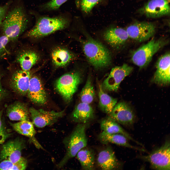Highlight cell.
Wrapping results in <instances>:
<instances>
[{"label":"cell","instance_id":"6da1fadb","mask_svg":"<svg viewBox=\"0 0 170 170\" xmlns=\"http://www.w3.org/2000/svg\"><path fill=\"white\" fill-rule=\"evenodd\" d=\"M79 40L87 60L95 69H102L110 66L111 63V54L103 45L88 35L85 39Z\"/></svg>","mask_w":170,"mask_h":170},{"label":"cell","instance_id":"7a4b0ae2","mask_svg":"<svg viewBox=\"0 0 170 170\" xmlns=\"http://www.w3.org/2000/svg\"><path fill=\"white\" fill-rule=\"evenodd\" d=\"M28 19L23 7L17 6L8 12L1 27L4 35L10 41L17 40L26 28Z\"/></svg>","mask_w":170,"mask_h":170},{"label":"cell","instance_id":"3957f363","mask_svg":"<svg viewBox=\"0 0 170 170\" xmlns=\"http://www.w3.org/2000/svg\"><path fill=\"white\" fill-rule=\"evenodd\" d=\"M86 127V123H79L71 133L64 138L63 142L66 152L64 156L57 164L58 168L63 167L80 150L86 146L87 143L85 132Z\"/></svg>","mask_w":170,"mask_h":170},{"label":"cell","instance_id":"277c9868","mask_svg":"<svg viewBox=\"0 0 170 170\" xmlns=\"http://www.w3.org/2000/svg\"><path fill=\"white\" fill-rule=\"evenodd\" d=\"M69 23V20L63 16L52 17H41L37 19L34 26L25 36L35 38L42 37L66 28Z\"/></svg>","mask_w":170,"mask_h":170},{"label":"cell","instance_id":"5b68a950","mask_svg":"<svg viewBox=\"0 0 170 170\" xmlns=\"http://www.w3.org/2000/svg\"><path fill=\"white\" fill-rule=\"evenodd\" d=\"M167 42L163 38L157 40L152 39L132 52L131 56L132 62L140 68L145 67L151 61L154 55Z\"/></svg>","mask_w":170,"mask_h":170},{"label":"cell","instance_id":"8992f818","mask_svg":"<svg viewBox=\"0 0 170 170\" xmlns=\"http://www.w3.org/2000/svg\"><path fill=\"white\" fill-rule=\"evenodd\" d=\"M82 75L81 71H75L63 75L57 80L56 89L66 101L72 99L82 81Z\"/></svg>","mask_w":170,"mask_h":170},{"label":"cell","instance_id":"52a82bcc","mask_svg":"<svg viewBox=\"0 0 170 170\" xmlns=\"http://www.w3.org/2000/svg\"><path fill=\"white\" fill-rule=\"evenodd\" d=\"M170 143L166 140L159 148L149 154L139 157L144 161L149 162L151 167L155 169L168 170L170 169Z\"/></svg>","mask_w":170,"mask_h":170},{"label":"cell","instance_id":"ba28073f","mask_svg":"<svg viewBox=\"0 0 170 170\" xmlns=\"http://www.w3.org/2000/svg\"><path fill=\"white\" fill-rule=\"evenodd\" d=\"M133 70L132 67L125 64L113 68L101 84L103 90L105 92L117 91L121 82Z\"/></svg>","mask_w":170,"mask_h":170},{"label":"cell","instance_id":"9c48e42d","mask_svg":"<svg viewBox=\"0 0 170 170\" xmlns=\"http://www.w3.org/2000/svg\"><path fill=\"white\" fill-rule=\"evenodd\" d=\"M129 38L139 42L147 40L155 34L156 28L153 23L148 22H137L125 29Z\"/></svg>","mask_w":170,"mask_h":170},{"label":"cell","instance_id":"30bf717a","mask_svg":"<svg viewBox=\"0 0 170 170\" xmlns=\"http://www.w3.org/2000/svg\"><path fill=\"white\" fill-rule=\"evenodd\" d=\"M64 110L60 112L47 111L42 109H36L31 107L29 109L32 123L36 127L40 128L51 125L64 115Z\"/></svg>","mask_w":170,"mask_h":170},{"label":"cell","instance_id":"8fae6325","mask_svg":"<svg viewBox=\"0 0 170 170\" xmlns=\"http://www.w3.org/2000/svg\"><path fill=\"white\" fill-rule=\"evenodd\" d=\"M108 117L118 123L128 127L132 126L134 123V114L130 107L126 103H116Z\"/></svg>","mask_w":170,"mask_h":170},{"label":"cell","instance_id":"7c38bea8","mask_svg":"<svg viewBox=\"0 0 170 170\" xmlns=\"http://www.w3.org/2000/svg\"><path fill=\"white\" fill-rule=\"evenodd\" d=\"M25 147L23 140L19 138L9 141L2 146L0 153V161L7 160L15 163L21 158V152Z\"/></svg>","mask_w":170,"mask_h":170},{"label":"cell","instance_id":"4fadbf2b","mask_svg":"<svg viewBox=\"0 0 170 170\" xmlns=\"http://www.w3.org/2000/svg\"><path fill=\"white\" fill-rule=\"evenodd\" d=\"M156 71L152 81L162 85L169 84L170 80V55L167 52L161 56L157 60L156 64Z\"/></svg>","mask_w":170,"mask_h":170},{"label":"cell","instance_id":"5bb4252c","mask_svg":"<svg viewBox=\"0 0 170 170\" xmlns=\"http://www.w3.org/2000/svg\"><path fill=\"white\" fill-rule=\"evenodd\" d=\"M168 0H150L141 9L147 16L155 18L168 15L170 11Z\"/></svg>","mask_w":170,"mask_h":170},{"label":"cell","instance_id":"9a60e30c","mask_svg":"<svg viewBox=\"0 0 170 170\" xmlns=\"http://www.w3.org/2000/svg\"><path fill=\"white\" fill-rule=\"evenodd\" d=\"M31 77L29 71L22 70L17 71L12 76L10 86L15 92L21 95H24L27 94Z\"/></svg>","mask_w":170,"mask_h":170},{"label":"cell","instance_id":"2e32d148","mask_svg":"<svg viewBox=\"0 0 170 170\" xmlns=\"http://www.w3.org/2000/svg\"><path fill=\"white\" fill-rule=\"evenodd\" d=\"M27 94L30 100L34 103L43 104L47 102V94L42 84L36 76L31 77Z\"/></svg>","mask_w":170,"mask_h":170},{"label":"cell","instance_id":"e0dca14e","mask_svg":"<svg viewBox=\"0 0 170 170\" xmlns=\"http://www.w3.org/2000/svg\"><path fill=\"white\" fill-rule=\"evenodd\" d=\"M97 163L102 170H110L119 168L120 164L111 148L108 147L99 153Z\"/></svg>","mask_w":170,"mask_h":170},{"label":"cell","instance_id":"ac0fdd59","mask_svg":"<svg viewBox=\"0 0 170 170\" xmlns=\"http://www.w3.org/2000/svg\"><path fill=\"white\" fill-rule=\"evenodd\" d=\"M103 37L111 47H118L123 45L129 38L126 29L119 27H112L106 30Z\"/></svg>","mask_w":170,"mask_h":170},{"label":"cell","instance_id":"d6986e66","mask_svg":"<svg viewBox=\"0 0 170 170\" xmlns=\"http://www.w3.org/2000/svg\"><path fill=\"white\" fill-rule=\"evenodd\" d=\"M10 124L17 132L29 138L36 148L44 149L35 137L36 132L32 122L28 120H25L16 123H11Z\"/></svg>","mask_w":170,"mask_h":170},{"label":"cell","instance_id":"ffe728a7","mask_svg":"<svg viewBox=\"0 0 170 170\" xmlns=\"http://www.w3.org/2000/svg\"><path fill=\"white\" fill-rule=\"evenodd\" d=\"M98 138L101 142L103 144L111 143L139 151H145L143 149L131 145L128 142V139L122 134H109L102 131L99 135Z\"/></svg>","mask_w":170,"mask_h":170},{"label":"cell","instance_id":"44dd1931","mask_svg":"<svg viewBox=\"0 0 170 170\" xmlns=\"http://www.w3.org/2000/svg\"><path fill=\"white\" fill-rule=\"evenodd\" d=\"M94 116V110L90 104L81 102L76 106L72 115L73 120L79 123H86Z\"/></svg>","mask_w":170,"mask_h":170},{"label":"cell","instance_id":"7402d4cb","mask_svg":"<svg viewBox=\"0 0 170 170\" xmlns=\"http://www.w3.org/2000/svg\"><path fill=\"white\" fill-rule=\"evenodd\" d=\"M51 58L53 65L57 68L66 66L75 57L68 50L58 47L52 51Z\"/></svg>","mask_w":170,"mask_h":170},{"label":"cell","instance_id":"603a6c76","mask_svg":"<svg viewBox=\"0 0 170 170\" xmlns=\"http://www.w3.org/2000/svg\"><path fill=\"white\" fill-rule=\"evenodd\" d=\"M29 112L26 106L19 102L9 105L6 110L7 116L10 119L13 121L28 120Z\"/></svg>","mask_w":170,"mask_h":170},{"label":"cell","instance_id":"cb8c5ba5","mask_svg":"<svg viewBox=\"0 0 170 170\" xmlns=\"http://www.w3.org/2000/svg\"><path fill=\"white\" fill-rule=\"evenodd\" d=\"M100 126L102 131L109 134H122L125 136L128 139L142 145L141 144L134 140L118 123L108 117L102 120L100 123Z\"/></svg>","mask_w":170,"mask_h":170},{"label":"cell","instance_id":"d4e9b609","mask_svg":"<svg viewBox=\"0 0 170 170\" xmlns=\"http://www.w3.org/2000/svg\"><path fill=\"white\" fill-rule=\"evenodd\" d=\"M39 57L34 51L25 50L20 53L16 58L17 62L19 64L22 70L29 71L37 62Z\"/></svg>","mask_w":170,"mask_h":170},{"label":"cell","instance_id":"484cf974","mask_svg":"<svg viewBox=\"0 0 170 170\" xmlns=\"http://www.w3.org/2000/svg\"><path fill=\"white\" fill-rule=\"evenodd\" d=\"M99 106L100 109L109 115L117 103V100L111 97L103 89L101 84H98Z\"/></svg>","mask_w":170,"mask_h":170},{"label":"cell","instance_id":"4316f807","mask_svg":"<svg viewBox=\"0 0 170 170\" xmlns=\"http://www.w3.org/2000/svg\"><path fill=\"white\" fill-rule=\"evenodd\" d=\"M76 155L83 169H94L95 156L92 150L84 148L80 150Z\"/></svg>","mask_w":170,"mask_h":170},{"label":"cell","instance_id":"83f0119b","mask_svg":"<svg viewBox=\"0 0 170 170\" xmlns=\"http://www.w3.org/2000/svg\"><path fill=\"white\" fill-rule=\"evenodd\" d=\"M95 96V93L91 78L89 76L80 93V99L81 102L90 104L94 101Z\"/></svg>","mask_w":170,"mask_h":170},{"label":"cell","instance_id":"f1b7e54d","mask_svg":"<svg viewBox=\"0 0 170 170\" xmlns=\"http://www.w3.org/2000/svg\"><path fill=\"white\" fill-rule=\"evenodd\" d=\"M27 165V160L22 157L15 163L5 160L1 161L0 163V170H25Z\"/></svg>","mask_w":170,"mask_h":170},{"label":"cell","instance_id":"f546056e","mask_svg":"<svg viewBox=\"0 0 170 170\" xmlns=\"http://www.w3.org/2000/svg\"><path fill=\"white\" fill-rule=\"evenodd\" d=\"M68 0H51L42 5V9L53 10L58 9L60 6Z\"/></svg>","mask_w":170,"mask_h":170},{"label":"cell","instance_id":"4dcf8cb0","mask_svg":"<svg viewBox=\"0 0 170 170\" xmlns=\"http://www.w3.org/2000/svg\"><path fill=\"white\" fill-rule=\"evenodd\" d=\"M100 0H80V5L81 9L85 13H88Z\"/></svg>","mask_w":170,"mask_h":170},{"label":"cell","instance_id":"1f68e13d","mask_svg":"<svg viewBox=\"0 0 170 170\" xmlns=\"http://www.w3.org/2000/svg\"><path fill=\"white\" fill-rule=\"evenodd\" d=\"M10 41L8 38L4 35L0 37V59L6 55V47Z\"/></svg>","mask_w":170,"mask_h":170},{"label":"cell","instance_id":"d6a6232c","mask_svg":"<svg viewBox=\"0 0 170 170\" xmlns=\"http://www.w3.org/2000/svg\"><path fill=\"white\" fill-rule=\"evenodd\" d=\"M11 3V1H9L4 5L0 6V27L6 16Z\"/></svg>","mask_w":170,"mask_h":170},{"label":"cell","instance_id":"836d02e7","mask_svg":"<svg viewBox=\"0 0 170 170\" xmlns=\"http://www.w3.org/2000/svg\"><path fill=\"white\" fill-rule=\"evenodd\" d=\"M5 129L0 131V144H3L11 135Z\"/></svg>","mask_w":170,"mask_h":170},{"label":"cell","instance_id":"e575fe53","mask_svg":"<svg viewBox=\"0 0 170 170\" xmlns=\"http://www.w3.org/2000/svg\"><path fill=\"white\" fill-rule=\"evenodd\" d=\"M1 75L0 74V102L5 96L6 94L5 91L3 88L1 83Z\"/></svg>","mask_w":170,"mask_h":170},{"label":"cell","instance_id":"d590c367","mask_svg":"<svg viewBox=\"0 0 170 170\" xmlns=\"http://www.w3.org/2000/svg\"><path fill=\"white\" fill-rule=\"evenodd\" d=\"M2 112V110H1L0 111V131L5 129L3 126L1 120V116Z\"/></svg>","mask_w":170,"mask_h":170},{"label":"cell","instance_id":"8d00e7d4","mask_svg":"<svg viewBox=\"0 0 170 170\" xmlns=\"http://www.w3.org/2000/svg\"><path fill=\"white\" fill-rule=\"evenodd\" d=\"M168 0L169 1H170V0Z\"/></svg>","mask_w":170,"mask_h":170}]
</instances>
